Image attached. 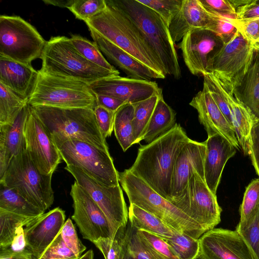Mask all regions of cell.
Listing matches in <instances>:
<instances>
[{
  "label": "cell",
  "mask_w": 259,
  "mask_h": 259,
  "mask_svg": "<svg viewBox=\"0 0 259 259\" xmlns=\"http://www.w3.org/2000/svg\"><path fill=\"white\" fill-rule=\"evenodd\" d=\"M190 138L179 124L145 145H141L128 170L164 199H171V178L176 157Z\"/></svg>",
  "instance_id": "obj_1"
},
{
  "label": "cell",
  "mask_w": 259,
  "mask_h": 259,
  "mask_svg": "<svg viewBox=\"0 0 259 259\" xmlns=\"http://www.w3.org/2000/svg\"><path fill=\"white\" fill-rule=\"evenodd\" d=\"M105 1L106 8L84 22L88 28L153 70L165 75L159 60L134 22L113 0Z\"/></svg>",
  "instance_id": "obj_2"
},
{
  "label": "cell",
  "mask_w": 259,
  "mask_h": 259,
  "mask_svg": "<svg viewBox=\"0 0 259 259\" xmlns=\"http://www.w3.org/2000/svg\"><path fill=\"white\" fill-rule=\"evenodd\" d=\"M30 107L50 133L53 140L75 139L109 152L93 109Z\"/></svg>",
  "instance_id": "obj_3"
},
{
  "label": "cell",
  "mask_w": 259,
  "mask_h": 259,
  "mask_svg": "<svg viewBox=\"0 0 259 259\" xmlns=\"http://www.w3.org/2000/svg\"><path fill=\"white\" fill-rule=\"evenodd\" d=\"M119 182L130 204L153 214L177 231L199 239L206 232L169 201L164 199L128 169L118 172Z\"/></svg>",
  "instance_id": "obj_4"
},
{
  "label": "cell",
  "mask_w": 259,
  "mask_h": 259,
  "mask_svg": "<svg viewBox=\"0 0 259 259\" xmlns=\"http://www.w3.org/2000/svg\"><path fill=\"white\" fill-rule=\"evenodd\" d=\"M134 22L154 52L164 74L181 78V70L169 27L156 12L137 0H113Z\"/></svg>",
  "instance_id": "obj_5"
},
{
  "label": "cell",
  "mask_w": 259,
  "mask_h": 259,
  "mask_svg": "<svg viewBox=\"0 0 259 259\" xmlns=\"http://www.w3.org/2000/svg\"><path fill=\"white\" fill-rule=\"evenodd\" d=\"M40 73L55 77L80 81L88 84L99 79L119 75L100 67L85 59L75 49L70 38L51 37L47 41L41 57Z\"/></svg>",
  "instance_id": "obj_6"
},
{
  "label": "cell",
  "mask_w": 259,
  "mask_h": 259,
  "mask_svg": "<svg viewBox=\"0 0 259 259\" xmlns=\"http://www.w3.org/2000/svg\"><path fill=\"white\" fill-rule=\"evenodd\" d=\"M53 174H42L25 150L13 157L5 173L0 178V183L14 189L45 212L54 202Z\"/></svg>",
  "instance_id": "obj_7"
},
{
  "label": "cell",
  "mask_w": 259,
  "mask_h": 259,
  "mask_svg": "<svg viewBox=\"0 0 259 259\" xmlns=\"http://www.w3.org/2000/svg\"><path fill=\"white\" fill-rule=\"evenodd\" d=\"M28 104L60 108H90L97 105L96 95L89 84L78 80L40 73Z\"/></svg>",
  "instance_id": "obj_8"
},
{
  "label": "cell",
  "mask_w": 259,
  "mask_h": 259,
  "mask_svg": "<svg viewBox=\"0 0 259 259\" xmlns=\"http://www.w3.org/2000/svg\"><path fill=\"white\" fill-rule=\"evenodd\" d=\"M53 141L66 165L82 170L105 186H115L120 184L118 171L109 152L75 139Z\"/></svg>",
  "instance_id": "obj_9"
},
{
  "label": "cell",
  "mask_w": 259,
  "mask_h": 259,
  "mask_svg": "<svg viewBox=\"0 0 259 259\" xmlns=\"http://www.w3.org/2000/svg\"><path fill=\"white\" fill-rule=\"evenodd\" d=\"M46 41L36 28L18 16H0V55L31 65L41 57Z\"/></svg>",
  "instance_id": "obj_10"
},
{
  "label": "cell",
  "mask_w": 259,
  "mask_h": 259,
  "mask_svg": "<svg viewBox=\"0 0 259 259\" xmlns=\"http://www.w3.org/2000/svg\"><path fill=\"white\" fill-rule=\"evenodd\" d=\"M64 168L102 210L109 224L111 238L121 240L128 222V210L120 184L105 186L77 167L66 165Z\"/></svg>",
  "instance_id": "obj_11"
},
{
  "label": "cell",
  "mask_w": 259,
  "mask_h": 259,
  "mask_svg": "<svg viewBox=\"0 0 259 259\" xmlns=\"http://www.w3.org/2000/svg\"><path fill=\"white\" fill-rule=\"evenodd\" d=\"M171 203L205 232L214 228L221 221L222 210L217 196L210 191L204 180L196 171L192 175L180 198Z\"/></svg>",
  "instance_id": "obj_12"
},
{
  "label": "cell",
  "mask_w": 259,
  "mask_h": 259,
  "mask_svg": "<svg viewBox=\"0 0 259 259\" xmlns=\"http://www.w3.org/2000/svg\"><path fill=\"white\" fill-rule=\"evenodd\" d=\"M254 47L238 30L211 59L208 73L213 74L225 87L232 89L235 82L246 72Z\"/></svg>",
  "instance_id": "obj_13"
},
{
  "label": "cell",
  "mask_w": 259,
  "mask_h": 259,
  "mask_svg": "<svg viewBox=\"0 0 259 259\" xmlns=\"http://www.w3.org/2000/svg\"><path fill=\"white\" fill-rule=\"evenodd\" d=\"M225 43L215 32L205 28L189 31L178 45L190 72L196 76L208 74L210 62Z\"/></svg>",
  "instance_id": "obj_14"
},
{
  "label": "cell",
  "mask_w": 259,
  "mask_h": 259,
  "mask_svg": "<svg viewBox=\"0 0 259 259\" xmlns=\"http://www.w3.org/2000/svg\"><path fill=\"white\" fill-rule=\"evenodd\" d=\"M25 137L26 151L37 169L44 175L53 173L62 157L50 133L30 106Z\"/></svg>",
  "instance_id": "obj_15"
},
{
  "label": "cell",
  "mask_w": 259,
  "mask_h": 259,
  "mask_svg": "<svg viewBox=\"0 0 259 259\" xmlns=\"http://www.w3.org/2000/svg\"><path fill=\"white\" fill-rule=\"evenodd\" d=\"M73 200L71 217L83 238L92 243L101 238H111L109 222L88 193L75 181L70 192Z\"/></svg>",
  "instance_id": "obj_16"
},
{
  "label": "cell",
  "mask_w": 259,
  "mask_h": 259,
  "mask_svg": "<svg viewBox=\"0 0 259 259\" xmlns=\"http://www.w3.org/2000/svg\"><path fill=\"white\" fill-rule=\"evenodd\" d=\"M95 95H106L132 104L162 94L155 81L138 79L119 75L99 79L89 84Z\"/></svg>",
  "instance_id": "obj_17"
},
{
  "label": "cell",
  "mask_w": 259,
  "mask_h": 259,
  "mask_svg": "<svg viewBox=\"0 0 259 259\" xmlns=\"http://www.w3.org/2000/svg\"><path fill=\"white\" fill-rule=\"evenodd\" d=\"M200 253L205 259H254L236 230L213 228L199 238Z\"/></svg>",
  "instance_id": "obj_18"
},
{
  "label": "cell",
  "mask_w": 259,
  "mask_h": 259,
  "mask_svg": "<svg viewBox=\"0 0 259 259\" xmlns=\"http://www.w3.org/2000/svg\"><path fill=\"white\" fill-rule=\"evenodd\" d=\"M65 218V211L56 207L33 218L23 227L27 247L35 259L40 257L60 232Z\"/></svg>",
  "instance_id": "obj_19"
},
{
  "label": "cell",
  "mask_w": 259,
  "mask_h": 259,
  "mask_svg": "<svg viewBox=\"0 0 259 259\" xmlns=\"http://www.w3.org/2000/svg\"><path fill=\"white\" fill-rule=\"evenodd\" d=\"M205 151V142H198L189 139L183 146L176 157L173 166L170 202L180 198L195 171L204 180Z\"/></svg>",
  "instance_id": "obj_20"
},
{
  "label": "cell",
  "mask_w": 259,
  "mask_h": 259,
  "mask_svg": "<svg viewBox=\"0 0 259 259\" xmlns=\"http://www.w3.org/2000/svg\"><path fill=\"white\" fill-rule=\"evenodd\" d=\"M189 105L197 110L199 121L203 125L208 137L219 134L236 149H239L234 128L227 121L205 87H203L202 90L195 95Z\"/></svg>",
  "instance_id": "obj_21"
},
{
  "label": "cell",
  "mask_w": 259,
  "mask_h": 259,
  "mask_svg": "<svg viewBox=\"0 0 259 259\" xmlns=\"http://www.w3.org/2000/svg\"><path fill=\"white\" fill-rule=\"evenodd\" d=\"M206 151L204 161V181L208 189L216 195L223 170L228 160L236 154V148L224 137L216 134L204 141Z\"/></svg>",
  "instance_id": "obj_22"
},
{
  "label": "cell",
  "mask_w": 259,
  "mask_h": 259,
  "mask_svg": "<svg viewBox=\"0 0 259 259\" xmlns=\"http://www.w3.org/2000/svg\"><path fill=\"white\" fill-rule=\"evenodd\" d=\"M91 35L100 50L112 63L122 70L128 77L151 80L164 79L165 75L159 73L143 64L126 52L89 28Z\"/></svg>",
  "instance_id": "obj_23"
},
{
  "label": "cell",
  "mask_w": 259,
  "mask_h": 259,
  "mask_svg": "<svg viewBox=\"0 0 259 259\" xmlns=\"http://www.w3.org/2000/svg\"><path fill=\"white\" fill-rule=\"evenodd\" d=\"M29 113L27 104L13 122L0 125V178L13 157L26 150L25 130Z\"/></svg>",
  "instance_id": "obj_24"
},
{
  "label": "cell",
  "mask_w": 259,
  "mask_h": 259,
  "mask_svg": "<svg viewBox=\"0 0 259 259\" xmlns=\"http://www.w3.org/2000/svg\"><path fill=\"white\" fill-rule=\"evenodd\" d=\"M38 75V71L31 65L0 55V82L27 102L35 89Z\"/></svg>",
  "instance_id": "obj_25"
},
{
  "label": "cell",
  "mask_w": 259,
  "mask_h": 259,
  "mask_svg": "<svg viewBox=\"0 0 259 259\" xmlns=\"http://www.w3.org/2000/svg\"><path fill=\"white\" fill-rule=\"evenodd\" d=\"M214 17L215 14L206 10L199 0H182L180 10L169 26L174 44L181 40L191 30L207 29Z\"/></svg>",
  "instance_id": "obj_26"
},
{
  "label": "cell",
  "mask_w": 259,
  "mask_h": 259,
  "mask_svg": "<svg viewBox=\"0 0 259 259\" xmlns=\"http://www.w3.org/2000/svg\"><path fill=\"white\" fill-rule=\"evenodd\" d=\"M234 95L259 119V49L254 47L245 73L232 87Z\"/></svg>",
  "instance_id": "obj_27"
},
{
  "label": "cell",
  "mask_w": 259,
  "mask_h": 259,
  "mask_svg": "<svg viewBox=\"0 0 259 259\" xmlns=\"http://www.w3.org/2000/svg\"><path fill=\"white\" fill-rule=\"evenodd\" d=\"M220 83L229 104L232 123L240 147L244 155L249 156L251 131L257 118L234 95L231 89L225 87L221 82Z\"/></svg>",
  "instance_id": "obj_28"
},
{
  "label": "cell",
  "mask_w": 259,
  "mask_h": 259,
  "mask_svg": "<svg viewBox=\"0 0 259 259\" xmlns=\"http://www.w3.org/2000/svg\"><path fill=\"white\" fill-rule=\"evenodd\" d=\"M176 113L165 102L161 95L150 120L138 144L141 141L150 143L170 130L177 123Z\"/></svg>",
  "instance_id": "obj_29"
},
{
  "label": "cell",
  "mask_w": 259,
  "mask_h": 259,
  "mask_svg": "<svg viewBox=\"0 0 259 259\" xmlns=\"http://www.w3.org/2000/svg\"><path fill=\"white\" fill-rule=\"evenodd\" d=\"M128 210V221L138 230L149 232L163 239L171 237L178 232L135 204H130Z\"/></svg>",
  "instance_id": "obj_30"
},
{
  "label": "cell",
  "mask_w": 259,
  "mask_h": 259,
  "mask_svg": "<svg viewBox=\"0 0 259 259\" xmlns=\"http://www.w3.org/2000/svg\"><path fill=\"white\" fill-rule=\"evenodd\" d=\"M0 208L30 218L45 212L35 206L14 189L0 183Z\"/></svg>",
  "instance_id": "obj_31"
},
{
  "label": "cell",
  "mask_w": 259,
  "mask_h": 259,
  "mask_svg": "<svg viewBox=\"0 0 259 259\" xmlns=\"http://www.w3.org/2000/svg\"><path fill=\"white\" fill-rule=\"evenodd\" d=\"M134 104L126 103L119 108L114 115V134L124 152L134 145Z\"/></svg>",
  "instance_id": "obj_32"
},
{
  "label": "cell",
  "mask_w": 259,
  "mask_h": 259,
  "mask_svg": "<svg viewBox=\"0 0 259 259\" xmlns=\"http://www.w3.org/2000/svg\"><path fill=\"white\" fill-rule=\"evenodd\" d=\"M143 249L149 259H180L172 248L161 237L137 229Z\"/></svg>",
  "instance_id": "obj_33"
},
{
  "label": "cell",
  "mask_w": 259,
  "mask_h": 259,
  "mask_svg": "<svg viewBox=\"0 0 259 259\" xmlns=\"http://www.w3.org/2000/svg\"><path fill=\"white\" fill-rule=\"evenodd\" d=\"M33 218L0 208V250L8 248L16 236L18 230Z\"/></svg>",
  "instance_id": "obj_34"
},
{
  "label": "cell",
  "mask_w": 259,
  "mask_h": 259,
  "mask_svg": "<svg viewBox=\"0 0 259 259\" xmlns=\"http://www.w3.org/2000/svg\"><path fill=\"white\" fill-rule=\"evenodd\" d=\"M28 102L0 82V125L14 121Z\"/></svg>",
  "instance_id": "obj_35"
},
{
  "label": "cell",
  "mask_w": 259,
  "mask_h": 259,
  "mask_svg": "<svg viewBox=\"0 0 259 259\" xmlns=\"http://www.w3.org/2000/svg\"><path fill=\"white\" fill-rule=\"evenodd\" d=\"M161 95L162 94L154 95L134 104V144H138V140L145 131Z\"/></svg>",
  "instance_id": "obj_36"
},
{
  "label": "cell",
  "mask_w": 259,
  "mask_h": 259,
  "mask_svg": "<svg viewBox=\"0 0 259 259\" xmlns=\"http://www.w3.org/2000/svg\"><path fill=\"white\" fill-rule=\"evenodd\" d=\"M70 38L75 49L87 60L109 71L119 72L107 61L94 41L78 34H73Z\"/></svg>",
  "instance_id": "obj_37"
},
{
  "label": "cell",
  "mask_w": 259,
  "mask_h": 259,
  "mask_svg": "<svg viewBox=\"0 0 259 259\" xmlns=\"http://www.w3.org/2000/svg\"><path fill=\"white\" fill-rule=\"evenodd\" d=\"M164 239L180 259H194L200 253L199 239L177 232L172 237Z\"/></svg>",
  "instance_id": "obj_38"
},
{
  "label": "cell",
  "mask_w": 259,
  "mask_h": 259,
  "mask_svg": "<svg viewBox=\"0 0 259 259\" xmlns=\"http://www.w3.org/2000/svg\"><path fill=\"white\" fill-rule=\"evenodd\" d=\"M235 230L243 238L254 259H259V207L246 222H239Z\"/></svg>",
  "instance_id": "obj_39"
},
{
  "label": "cell",
  "mask_w": 259,
  "mask_h": 259,
  "mask_svg": "<svg viewBox=\"0 0 259 259\" xmlns=\"http://www.w3.org/2000/svg\"><path fill=\"white\" fill-rule=\"evenodd\" d=\"M203 77V87L206 89L227 121L234 127L229 104L219 80L212 73Z\"/></svg>",
  "instance_id": "obj_40"
},
{
  "label": "cell",
  "mask_w": 259,
  "mask_h": 259,
  "mask_svg": "<svg viewBox=\"0 0 259 259\" xmlns=\"http://www.w3.org/2000/svg\"><path fill=\"white\" fill-rule=\"evenodd\" d=\"M259 207V178L253 180L246 187L240 206V220L243 223L248 220Z\"/></svg>",
  "instance_id": "obj_41"
},
{
  "label": "cell",
  "mask_w": 259,
  "mask_h": 259,
  "mask_svg": "<svg viewBox=\"0 0 259 259\" xmlns=\"http://www.w3.org/2000/svg\"><path fill=\"white\" fill-rule=\"evenodd\" d=\"M121 243L123 248L122 259H149L139 240L137 228L129 221Z\"/></svg>",
  "instance_id": "obj_42"
},
{
  "label": "cell",
  "mask_w": 259,
  "mask_h": 259,
  "mask_svg": "<svg viewBox=\"0 0 259 259\" xmlns=\"http://www.w3.org/2000/svg\"><path fill=\"white\" fill-rule=\"evenodd\" d=\"M106 7L105 0H74L68 9L76 18L85 22L102 13Z\"/></svg>",
  "instance_id": "obj_43"
},
{
  "label": "cell",
  "mask_w": 259,
  "mask_h": 259,
  "mask_svg": "<svg viewBox=\"0 0 259 259\" xmlns=\"http://www.w3.org/2000/svg\"><path fill=\"white\" fill-rule=\"evenodd\" d=\"M158 14L167 26L180 10L182 0H137Z\"/></svg>",
  "instance_id": "obj_44"
},
{
  "label": "cell",
  "mask_w": 259,
  "mask_h": 259,
  "mask_svg": "<svg viewBox=\"0 0 259 259\" xmlns=\"http://www.w3.org/2000/svg\"><path fill=\"white\" fill-rule=\"evenodd\" d=\"M60 233L63 240L78 258H80L85 250L86 247L78 237L71 220L68 218L62 227Z\"/></svg>",
  "instance_id": "obj_45"
},
{
  "label": "cell",
  "mask_w": 259,
  "mask_h": 259,
  "mask_svg": "<svg viewBox=\"0 0 259 259\" xmlns=\"http://www.w3.org/2000/svg\"><path fill=\"white\" fill-rule=\"evenodd\" d=\"M214 14L213 22L207 29L218 34L227 43L234 37L238 29L232 23V18Z\"/></svg>",
  "instance_id": "obj_46"
},
{
  "label": "cell",
  "mask_w": 259,
  "mask_h": 259,
  "mask_svg": "<svg viewBox=\"0 0 259 259\" xmlns=\"http://www.w3.org/2000/svg\"><path fill=\"white\" fill-rule=\"evenodd\" d=\"M79 259L63 240L60 232L38 259Z\"/></svg>",
  "instance_id": "obj_47"
},
{
  "label": "cell",
  "mask_w": 259,
  "mask_h": 259,
  "mask_svg": "<svg viewBox=\"0 0 259 259\" xmlns=\"http://www.w3.org/2000/svg\"><path fill=\"white\" fill-rule=\"evenodd\" d=\"M121 239L101 238L93 243L102 253L105 259H122L123 248Z\"/></svg>",
  "instance_id": "obj_48"
},
{
  "label": "cell",
  "mask_w": 259,
  "mask_h": 259,
  "mask_svg": "<svg viewBox=\"0 0 259 259\" xmlns=\"http://www.w3.org/2000/svg\"><path fill=\"white\" fill-rule=\"evenodd\" d=\"M97 122L103 137L106 139L114 131L115 112L101 105H96L93 109Z\"/></svg>",
  "instance_id": "obj_49"
},
{
  "label": "cell",
  "mask_w": 259,
  "mask_h": 259,
  "mask_svg": "<svg viewBox=\"0 0 259 259\" xmlns=\"http://www.w3.org/2000/svg\"><path fill=\"white\" fill-rule=\"evenodd\" d=\"M199 2L204 8L208 12L237 19L236 10L230 0H199Z\"/></svg>",
  "instance_id": "obj_50"
},
{
  "label": "cell",
  "mask_w": 259,
  "mask_h": 259,
  "mask_svg": "<svg viewBox=\"0 0 259 259\" xmlns=\"http://www.w3.org/2000/svg\"><path fill=\"white\" fill-rule=\"evenodd\" d=\"M231 22L253 46L258 41L259 18L248 20H239L232 18Z\"/></svg>",
  "instance_id": "obj_51"
},
{
  "label": "cell",
  "mask_w": 259,
  "mask_h": 259,
  "mask_svg": "<svg viewBox=\"0 0 259 259\" xmlns=\"http://www.w3.org/2000/svg\"><path fill=\"white\" fill-rule=\"evenodd\" d=\"M252 164L259 177V119L254 123L251 131L250 153Z\"/></svg>",
  "instance_id": "obj_52"
},
{
  "label": "cell",
  "mask_w": 259,
  "mask_h": 259,
  "mask_svg": "<svg viewBox=\"0 0 259 259\" xmlns=\"http://www.w3.org/2000/svg\"><path fill=\"white\" fill-rule=\"evenodd\" d=\"M236 17L239 20L259 18V1L251 0L249 4L236 9Z\"/></svg>",
  "instance_id": "obj_53"
},
{
  "label": "cell",
  "mask_w": 259,
  "mask_h": 259,
  "mask_svg": "<svg viewBox=\"0 0 259 259\" xmlns=\"http://www.w3.org/2000/svg\"><path fill=\"white\" fill-rule=\"evenodd\" d=\"M97 105H101L111 111L116 112L127 103L115 97L106 95H96Z\"/></svg>",
  "instance_id": "obj_54"
},
{
  "label": "cell",
  "mask_w": 259,
  "mask_h": 259,
  "mask_svg": "<svg viewBox=\"0 0 259 259\" xmlns=\"http://www.w3.org/2000/svg\"><path fill=\"white\" fill-rule=\"evenodd\" d=\"M4 249L13 252H19L29 250L25 239L23 227H21L18 230L16 236L11 245Z\"/></svg>",
  "instance_id": "obj_55"
},
{
  "label": "cell",
  "mask_w": 259,
  "mask_h": 259,
  "mask_svg": "<svg viewBox=\"0 0 259 259\" xmlns=\"http://www.w3.org/2000/svg\"><path fill=\"white\" fill-rule=\"evenodd\" d=\"M0 259H33V256L29 250L13 252L7 249H2L0 250Z\"/></svg>",
  "instance_id": "obj_56"
},
{
  "label": "cell",
  "mask_w": 259,
  "mask_h": 259,
  "mask_svg": "<svg viewBox=\"0 0 259 259\" xmlns=\"http://www.w3.org/2000/svg\"><path fill=\"white\" fill-rule=\"evenodd\" d=\"M74 0L55 1V0H43L42 2L47 5H51L61 8L69 9L74 3Z\"/></svg>",
  "instance_id": "obj_57"
},
{
  "label": "cell",
  "mask_w": 259,
  "mask_h": 259,
  "mask_svg": "<svg viewBox=\"0 0 259 259\" xmlns=\"http://www.w3.org/2000/svg\"><path fill=\"white\" fill-rule=\"evenodd\" d=\"M94 252L92 249L87 251L79 259H94Z\"/></svg>",
  "instance_id": "obj_58"
},
{
  "label": "cell",
  "mask_w": 259,
  "mask_h": 259,
  "mask_svg": "<svg viewBox=\"0 0 259 259\" xmlns=\"http://www.w3.org/2000/svg\"><path fill=\"white\" fill-rule=\"evenodd\" d=\"M194 259H205V258L201 254V253H200V254L199 255H198Z\"/></svg>",
  "instance_id": "obj_59"
},
{
  "label": "cell",
  "mask_w": 259,
  "mask_h": 259,
  "mask_svg": "<svg viewBox=\"0 0 259 259\" xmlns=\"http://www.w3.org/2000/svg\"><path fill=\"white\" fill-rule=\"evenodd\" d=\"M253 47L255 48L259 49V39L258 41L253 45Z\"/></svg>",
  "instance_id": "obj_60"
},
{
  "label": "cell",
  "mask_w": 259,
  "mask_h": 259,
  "mask_svg": "<svg viewBox=\"0 0 259 259\" xmlns=\"http://www.w3.org/2000/svg\"><path fill=\"white\" fill-rule=\"evenodd\" d=\"M50 259H64V258H52Z\"/></svg>",
  "instance_id": "obj_61"
}]
</instances>
